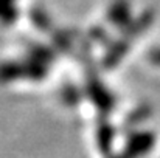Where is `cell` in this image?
<instances>
[{"instance_id":"6da1fadb","label":"cell","mask_w":160,"mask_h":158,"mask_svg":"<svg viewBox=\"0 0 160 158\" xmlns=\"http://www.w3.org/2000/svg\"><path fill=\"white\" fill-rule=\"evenodd\" d=\"M82 68H84V85H82L84 96L92 103V105L97 108V112L101 116H109L117 107L115 95L100 78L95 62L84 64Z\"/></svg>"},{"instance_id":"7a4b0ae2","label":"cell","mask_w":160,"mask_h":158,"mask_svg":"<svg viewBox=\"0 0 160 158\" xmlns=\"http://www.w3.org/2000/svg\"><path fill=\"white\" fill-rule=\"evenodd\" d=\"M157 135L149 129H137L126 133V141L121 152L128 158H143L146 157L156 146Z\"/></svg>"},{"instance_id":"3957f363","label":"cell","mask_w":160,"mask_h":158,"mask_svg":"<svg viewBox=\"0 0 160 158\" xmlns=\"http://www.w3.org/2000/svg\"><path fill=\"white\" fill-rule=\"evenodd\" d=\"M132 41L123 34H120L118 37L112 39V42L104 48V54L100 59V65L104 70H113L118 67V64L126 57V54L131 50Z\"/></svg>"},{"instance_id":"277c9868","label":"cell","mask_w":160,"mask_h":158,"mask_svg":"<svg viewBox=\"0 0 160 158\" xmlns=\"http://www.w3.org/2000/svg\"><path fill=\"white\" fill-rule=\"evenodd\" d=\"M115 136H117V127L107 119V116H100L95 127V146L104 158L113 152Z\"/></svg>"},{"instance_id":"5b68a950","label":"cell","mask_w":160,"mask_h":158,"mask_svg":"<svg viewBox=\"0 0 160 158\" xmlns=\"http://www.w3.org/2000/svg\"><path fill=\"white\" fill-rule=\"evenodd\" d=\"M132 6L129 0H112L110 5L107 6L106 20L109 25L121 31L132 22Z\"/></svg>"},{"instance_id":"8992f818","label":"cell","mask_w":160,"mask_h":158,"mask_svg":"<svg viewBox=\"0 0 160 158\" xmlns=\"http://www.w3.org/2000/svg\"><path fill=\"white\" fill-rule=\"evenodd\" d=\"M154 20H156V11H154L152 8L143 9L137 17L132 19V22H131L126 28H123V30L120 31V34H123V36L129 37L131 41H134V39L140 37L142 34H145V33L152 26Z\"/></svg>"},{"instance_id":"52a82bcc","label":"cell","mask_w":160,"mask_h":158,"mask_svg":"<svg viewBox=\"0 0 160 158\" xmlns=\"http://www.w3.org/2000/svg\"><path fill=\"white\" fill-rule=\"evenodd\" d=\"M22 65H23V79L31 81V82H42L47 79L48 73H50V65L33 57V56H25L22 59Z\"/></svg>"},{"instance_id":"ba28073f","label":"cell","mask_w":160,"mask_h":158,"mask_svg":"<svg viewBox=\"0 0 160 158\" xmlns=\"http://www.w3.org/2000/svg\"><path fill=\"white\" fill-rule=\"evenodd\" d=\"M76 42V31H72L70 28H54L50 33V45L54 50L62 54H67L73 50Z\"/></svg>"},{"instance_id":"9c48e42d","label":"cell","mask_w":160,"mask_h":158,"mask_svg":"<svg viewBox=\"0 0 160 158\" xmlns=\"http://www.w3.org/2000/svg\"><path fill=\"white\" fill-rule=\"evenodd\" d=\"M152 116V107L151 104H140L134 107L123 119V127L126 129V132H132L137 130L140 124H143L145 121H148Z\"/></svg>"},{"instance_id":"30bf717a","label":"cell","mask_w":160,"mask_h":158,"mask_svg":"<svg viewBox=\"0 0 160 158\" xmlns=\"http://www.w3.org/2000/svg\"><path fill=\"white\" fill-rule=\"evenodd\" d=\"M28 19L31 22V25L42 31V33H52L54 30V25H53V20H52V16L48 14V11L39 5H34L28 9Z\"/></svg>"},{"instance_id":"8fae6325","label":"cell","mask_w":160,"mask_h":158,"mask_svg":"<svg viewBox=\"0 0 160 158\" xmlns=\"http://www.w3.org/2000/svg\"><path fill=\"white\" fill-rule=\"evenodd\" d=\"M27 54L28 56H33L45 64H53L58 57V51L54 50L52 45H47V44H42V42H36V41H31L28 45H27Z\"/></svg>"},{"instance_id":"7c38bea8","label":"cell","mask_w":160,"mask_h":158,"mask_svg":"<svg viewBox=\"0 0 160 158\" xmlns=\"http://www.w3.org/2000/svg\"><path fill=\"white\" fill-rule=\"evenodd\" d=\"M59 98L67 107H78L86 96L82 87H78L73 82H65L59 89Z\"/></svg>"},{"instance_id":"4fadbf2b","label":"cell","mask_w":160,"mask_h":158,"mask_svg":"<svg viewBox=\"0 0 160 158\" xmlns=\"http://www.w3.org/2000/svg\"><path fill=\"white\" fill-rule=\"evenodd\" d=\"M2 79L3 82H16L23 79V65L22 59H9L2 65Z\"/></svg>"},{"instance_id":"5bb4252c","label":"cell","mask_w":160,"mask_h":158,"mask_svg":"<svg viewBox=\"0 0 160 158\" xmlns=\"http://www.w3.org/2000/svg\"><path fill=\"white\" fill-rule=\"evenodd\" d=\"M87 39L92 44H101V45H104V48L112 42V37H110L109 31H107L104 26H101V25L90 26L87 30Z\"/></svg>"},{"instance_id":"9a60e30c","label":"cell","mask_w":160,"mask_h":158,"mask_svg":"<svg viewBox=\"0 0 160 158\" xmlns=\"http://www.w3.org/2000/svg\"><path fill=\"white\" fill-rule=\"evenodd\" d=\"M19 8L17 5H8V6H2V23L3 26H11L19 20Z\"/></svg>"},{"instance_id":"2e32d148","label":"cell","mask_w":160,"mask_h":158,"mask_svg":"<svg viewBox=\"0 0 160 158\" xmlns=\"http://www.w3.org/2000/svg\"><path fill=\"white\" fill-rule=\"evenodd\" d=\"M148 59H149L154 65L160 67V47H154L152 50H149V53H148Z\"/></svg>"},{"instance_id":"e0dca14e","label":"cell","mask_w":160,"mask_h":158,"mask_svg":"<svg viewBox=\"0 0 160 158\" xmlns=\"http://www.w3.org/2000/svg\"><path fill=\"white\" fill-rule=\"evenodd\" d=\"M106 158H128V157H126V155H124L123 152H118V154H115V152H112V154H110L109 157H106Z\"/></svg>"},{"instance_id":"ac0fdd59","label":"cell","mask_w":160,"mask_h":158,"mask_svg":"<svg viewBox=\"0 0 160 158\" xmlns=\"http://www.w3.org/2000/svg\"><path fill=\"white\" fill-rule=\"evenodd\" d=\"M17 0H2V6H8V5H14Z\"/></svg>"}]
</instances>
